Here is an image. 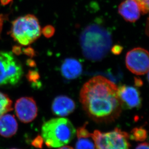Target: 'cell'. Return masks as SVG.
Here are the masks:
<instances>
[{"label": "cell", "instance_id": "6da1fadb", "mask_svg": "<svg viewBox=\"0 0 149 149\" xmlns=\"http://www.w3.org/2000/svg\"><path fill=\"white\" fill-rule=\"evenodd\" d=\"M80 100L89 117L97 122L114 121L122 110L117 86L102 76L95 77L84 85Z\"/></svg>", "mask_w": 149, "mask_h": 149}, {"label": "cell", "instance_id": "7a4b0ae2", "mask_svg": "<svg viewBox=\"0 0 149 149\" xmlns=\"http://www.w3.org/2000/svg\"><path fill=\"white\" fill-rule=\"evenodd\" d=\"M80 39L83 54L90 60L102 59L111 46L110 33L104 28L97 24H92L84 29Z\"/></svg>", "mask_w": 149, "mask_h": 149}, {"label": "cell", "instance_id": "3957f363", "mask_svg": "<svg viewBox=\"0 0 149 149\" xmlns=\"http://www.w3.org/2000/svg\"><path fill=\"white\" fill-rule=\"evenodd\" d=\"M42 138L49 148H61L74 138L76 129L65 118L52 119L44 122L41 129Z\"/></svg>", "mask_w": 149, "mask_h": 149}, {"label": "cell", "instance_id": "277c9868", "mask_svg": "<svg viewBox=\"0 0 149 149\" xmlns=\"http://www.w3.org/2000/svg\"><path fill=\"white\" fill-rule=\"evenodd\" d=\"M10 35L15 41L23 46H28L39 38L41 27L38 18L33 15L18 17L12 23Z\"/></svg>", "mask_w": 149, "mask_h": 149}, {"label": "cell", "instance_id": "5b68a950", "mask_svg": "<svg viewBox=\"0 0 149 149\" xmlns=\"http://www.w3.org/2000/svg\"><path fill=\"white\" fill-rule=\"evenodd\" d=\"M23 74L21 63L11 52L0 51V86L17 84Z\"/></svg>", "mask_w": 149, "mask_h": 149}, {"label": "cell", "instance_id": "8992f818", "mask_svg": "<svg viewBox=\"0 0 149 149\" xmlns=\"http://www.w3.org/2000/svg\"><path fill=\"white\" fill-rule=\"evenodd\" d=\"M128 136L118 128L106 133L96 130L92 134L96 149H129Z\"/></svg>", "mask_w": 149, "mask_h": 149}, {"label": "cell", "instance_id": "52a82bcc", "mask_svg": "<svg viewBox=\"0 0 149 149\" xmlns=\"http://www.w3.org/2000/svg\"><path fill=\"white\" fill-rule=\"evenodd\" d=\"M149 63V53L144 48H134L127 53L126 66L134 74L143 75L148 73Z\"/></svg>", "mask_w": 149, "mask_h": 149}, {"label": "cell", "instance_id": "ba28073f", "mask_svg": "<svg viewBox=\"0 0 149 149\" xmlns=\"http://www.w3.org/2000/svg\"><path fill=\"white\" fill-rule=\"evenodd\" d=\"M117 96L122 108L132 110L141 105V97L139 91L132 86L123 85L117 88Z\"/></svg>", "mask_w": 149, "mask_h": 149}, {"label": "cell", "instance_id": "9c48e42d", "mask_svg": "<svg viewBox=\"0 0 149 149\" xmlns=\"http://www.w3.org/2000/svg\"><path fill=\"white\" fill-rule=\"evenodd\" d=\"M15 110L18 119L24 123H29L36 118L38 108L33 98L23 97L17 100Z\"/></svg>", "mask_w": 149, "mask_h": 149}, {"label": "cell", "instance_id": "30bf717a", "mask_svg": "<svg viewBox=\"0 0 149 149\" xmlns=\"http://www.w3.org/2000/svg\"><path fill=\"white\" fill-rule=\"evenodd\" d=\"M75 109L74 102L67 96H58L52 103V111L54 114L59 117L68 116L73 112Z\"/></svg>", "mask_w": 149, "mask_h": 149}, {"label": "cell", "instance_id": "8fae6325", "mask_svg": "<svg viewBox=\"0 0 149 149\" xmlns=\"http://www.w3.org/2000/svg\"><path fill=\"white\" fill-rule=\"evenodd\" d=\"M118 12L126 21L134 22L139 19L141 11L136 0H125L119 6Z\"/></svg>", "mask_w": 149, "mask_h": 149}, {"label": "cell", "instance_id": "7c38bea8", "mask_svg": "<svg viewBox=\"0 0 149 149\" xmlns=\"http://www.w3.org/2000/svg\"><path fill=\"white\" fill-rule=\"evenodd\" d=\"M18 124L14 116L6 113L0 117V136L10 138L16 134Z\"/></svg>", "mask_w": 149, "mask_h": 149}, {"label": "cell", "instance_id": "4fadbf2b", "mask_svg": "<svg viewBox=\"0 0 149 149\" xmlns=\"http://www.w3.org/2000/svg\"><path fill=\"white\" fill-rule=\"evenodd\" d=\"M83 68L80 63L77 60L68 58L62 63L61 71L64 77L68 79H73L82 73Z\"/></svg>", "mask_w": 149, "mask_h": 149}, {"label": "cell", "instance_id": "5bb4252c", "mask_svg": "<svg viewBox=\"0 0 149 149\" xmlns=\"http://www.w3.org/2000/svg\"><path fill=\"white\" fill-rule=\"evenodd\" d=\"M78 139L75 149H96L92 134H90L85 127L76 130Z\"/></svg>", "mask_w": 149, "mask_h": 149}, {"label": "cell", "instance_id": "9a60e30c", "mask_svg": "<svg viewBox=\"0 0 149 149\" xmlns=\"http://www.w3.org/2000/svg\"><path fill=\"white\" fill-rule=\"evenodd\" d=\"M12 110V100L7 95L0 92V117Z\"/></svg>", "mask_w": 149, "mask_h": 149}, {"label": "cell", "instance_id": "2e32d148", "mask_svg": "<svg viewBox=\"0 0 149 149\" xmlns=\"http://www.w3.org/2000/svg\"><path fill=\"white\" fill-rule=\"evenodd\" d=\"M147 138L146 131L142 128H135L133 130L131 135V139L135 141H143Z\"/></svg>", "mask_w": 149, "mask_h": 149}, {"label": "cell", "instance_id": "e0dca14e", "mask_svg": "<svg viewBox=\"0 0 149 149\" xmlns=\"http://www.w3.org/2000/svg\"><path fill=\"white\" fill-rule=\"evenodd\" d=\"M26 77L29 82H31L33 84H34L38 82V80L40 78V76L37 71L30 70L26 74Z\"/></svg>", "mask_w": 149, "mask_h": 149}, {"label": "cell", "instance_id": "ac0fdd59", "mask_svg": "<svg viewBox=\"0 0 149 149\" xmlns=\"http://www.w3.org/2000/svg\"><path fill=\"white\" fill-rule=\"evenodd\" d=\"M141 11L143 14H147L149 12V0H136Z\"/></svg>", "mask_w": 149, "mask_h": 149}, {"label": "cell", "instance_id": "d6986e66", "mask_svg": "<svg viewBox=\"0 0 149 149\" xmlns=\"http://www.w3.org/2000/svg\"><path fill=\"white\" fill-rule=\"evenodd\" d=\"M55 29L52 25H47L41 31L43 35L47 38H50L55 34Z\"/></svg>", "mask_w": 149, "mask_h": 149}, {"label": "cell", "instance_id": "ffe728a7", "mask_svg": "<svg viewBox=\"0 0 149 149\" xmlns=\"http://www.w3.org/2000/svg\"><path fill=\"white\" fill-rule=\"evenodd\" d=\"M22 51L24 54H25L28 56L30 57L31 58H33V57L36 56V52H35V51L34 50L33 48L30 47V46L24 48Z\"/></svg>", "mask_w": 149, "mask_h": 149}, {"label": "cell", "instance_id": "44dd1931", "mask_svg": "<svg viewBox=\"0 0 149 149\" xmlns=\"http://www.w3.org/2000/svg\"><path fill=\"white\" fill-rule=\"evenodd\" d=\"M111 52L114 55H119L123 51V46L119 45H116L111 48Z\"/></svg>", "mask_w": 149, "mask_h": 149}, {"label": "cell", "instance_id": "7402d4cb", "mask_svg": "<svg viewBox=\"0 0 149 149\" xmlns=\"http://www.w3.org/2000/svg\"><path fill=\"white\" fill-rule=\"evenodd\" d=\"M43 141L42 138L40 136V137H37L34 140L33 142V144L34 146L36 147H41L42 144V141Z\"/></svg>", "mask_w": 149, "mask_h": 149}, {"label": "cell", "instance_id": "603a6c76", "mask_svg": "<svg viewBox=\"0 0 149 149\" xmlns=\"http://www.w3.org/2000/svg\"><path fill=\"white\" fill-rule=\"evenodd\" d=\"M12 51L13 53L17 55H20L22 53V48L21 46H14L12 48Z\"/></svg>", "mask_w": 149, "mask_h": 149}, {"label": "cell", "instance_id": "cb8c5ba5", "mask_svg": "<svg viewBox=\"0 0 149 149\" xmlns=\"http://www.w3.org/2000/svg\"><path fill=\"white\" fill-rule=\"evenodd\" d=\"M26 64L27 65L31 67H35L36 66V63L33 60L31 59H29L26 61Z\"/></svg>", "mask_w": 149, "mask_h": 149}, {"label": "cell", "instance_id": "d4e9b609", "mask_svg": "<svg viewBox=\"0 0 149 149\" xmlns=\"http://www.w3.org/2000/svg\"><path fill=\"white\" fill-rule=\"evenodd\" d=\"M135 149H149V145L148 143L144 142L139 144Z\"/></svg>", "mask_w": 149, "mask_h": 149}, {"label": "cell", "instance_id": "484cf974", "mask_svg": "<svg viewBox=\"0 0 149 149\" xmlns=\"http://www.w3.org/2000/svg\"><path fill=\"white\" fill-rule=\"evenodd\" d=\"M4 15H0V35L1 33V31H2V28H3V24L4 20Z\"/></svg>", "mask_w": 149, "mask_h": 149}, {"label": "cell", "instance_id": "4316f807", "mask_svg": "<svg viewBox=\"0 0 149 149\" xmlns=\"http://www.w3.org/2000/svg\"><path fill=\"white\" fill-rule=\"evenodd\" d=\"M135 83L136 86H142V84H143L142 80H141V79H138L136 77H135Z\"/></svg>", "mask_w": 149, "mask_h": 149}, {"label": "cell", "instance_id": "83f0119b", "mask_svg": "<svg viewBox=\"0 0 149 149\" xmlns=\"http://www.w3.org/2000/svg\"><path fill=\"white\" fill-rule=\"evenodd\" d=\"M12 1V0H0V3L2 6H6Z\"/></svg>", "mask_w": 149, "mask_h": 149}, {"label": "cell", "instance_id": "f1b7e54d", "mask_svg": "<svg viewBox=\"0 0 149 149\" xmlns=\"http://www.w3.org/2000/svg\"><path fill=\"white\" fill-rule=\"evenodd\" d=\"M58 149H74L73 148H72L71 147L68 146H64L61 147V148Z\"/></svg>", "mask_w": 149, "mask_h": 149}, {"label": "cell", "instance_id": "f546056e", "mask_svg": "<svg viewBox=\"0 0 149 149\" xmlns=\"http://www.w3.org/2000/svg\"><path fill=\"white\" fill-rule=\"evenodd\" d=\"M17 149V148H11V149Z\"/></svg>", "mask_w": 149, "mask_h": 149}]
</instances>
